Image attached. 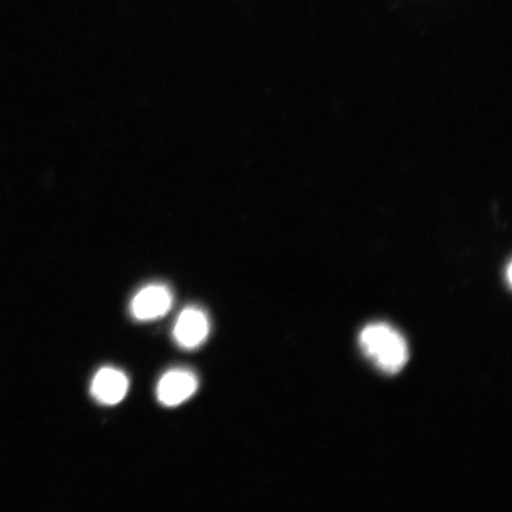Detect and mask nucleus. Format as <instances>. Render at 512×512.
Masks as SVG:
<instances>
[{"label": "nucleus", "instance_id": "nucleus-3", "mask_svg": "<svg viewBox=\"0 0 512 512\" xmlns=\"http://www.w3.org/2000/svg\"><path fill=\"white\" fill-rule=\"evenodd\" d=\"M197 376L189 370L175 369L159 380L157 399L165 407H177L197 392Z\"/></svg>", "mask_w": 512, "mask_h": 512}, {"label": "nucleus", "instance_id": "nucleus-5", "mask_svg": "<svg viewBox=\"0 0 512 512\" xmlns=\"http://www.w3.org/2000/svg\"><path fill=\"white\" fill-rule=\"evenodd\" d=\"M130 381L123 371L106 367L96 373L91 384V394L101 405H118L125 399Z\"/></svg>", "mask_w": 512, "mask_h": 512}, {"label": "nucleus", "instance_id": "nucleus-2", "mask_svg": "<svg viewBox=\"0 0 512 512\" xmlns=\"http://www.w3.org/2000/svg\"><path fill=\"white\" fill-rule=\"evenodd\" d=\"M172 293L169 287L160 284L146 286L132 299L131 315L139 322H149L168 315L171 310Z\"/></svg>", "mask_w": 512, "mask_h": 512}, {"label": "nucleus", "instance_id": "nucleus-4", "mask_svg": "<svg viewBox=\"0 0 512 512\" xmlns=\"http://www.w3.org/2000/svg\"><path fill=\"white\" fill-rule=\"evenodd\" d=\"M209 319L201 309L188 307L178 316L174 328V338L179 347L194 350L209 336Z\"/></svg>", "mask_w": 512, "mask_h": 512}, {"label": "nucleus", "instance_id": "nucleus-1", "mask_svg": "<svg viewBox=\"0 0 512 512\" xmlns=\"http://www.w3.org/2000/svg\"><path fill=\"white\" fill-rule=\"evenodd\" d=\"M361 348L387 374H396L406 366L408 347L398 331L387 324H371L364 328L360 336Z\"/></svg>", "mask_w": 512, "mask_h": 512}]
</instances>
